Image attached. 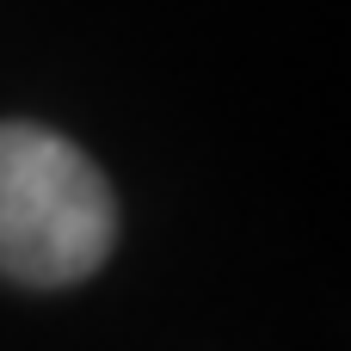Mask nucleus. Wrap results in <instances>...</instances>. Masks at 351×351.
<instances>
[{"mask_svg": "<svg viewBox=\"0 0 351 351\" xmlns=\"http://www.w3.org/2000/svg\"><path fill=\"white\" fill-rule=\"evenodd\" d=\"M111 234L117 204L99 167L37 123H0V271L56 290L99 271Z\"/></svg>", "mask_w": 351, "mask_h": 351, "instance_id": "f257e3e1", "label": "nucleus"}]
</instances>
